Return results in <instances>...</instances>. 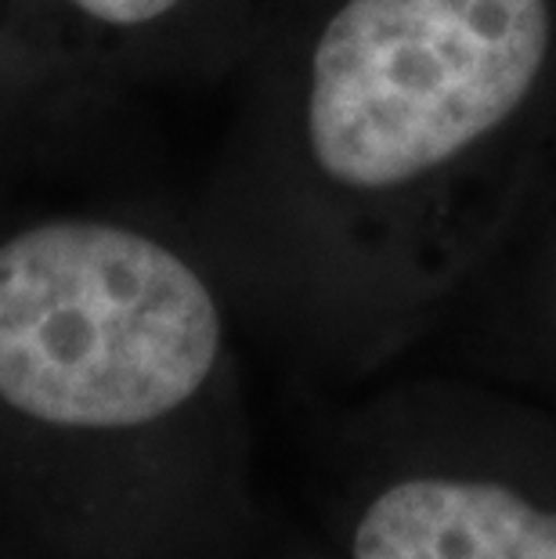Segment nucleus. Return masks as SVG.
Returning a JSON list of instances; mask_svg holds the SVG:
<instances>
[{"label":"nucleus","instance_id":"20e7f679","mask_svg":"<svg viewBox=\"0 0 556 559\" xmlns=\"http://www.w3.org/2000/svg\"><path fill=\"white\" fill-rule=\"evenodd\" d=\"M470 285H506L524 304L539 307L556 340V127L528 192L520 195L510 224Z\"/></svg>","mask_w":556,"mask_h":559},{"label":"nucleus","instance_id":"f257e3e1","mask_svg":"<svg viewBox=\"0 0 556 559\" xmlns=\"http://www.w3.org/2000/svg\"><path fill=\"white\" fill-rule=\"evenodd\" d=\"M556 127V0H322L279 112L282 235L376 343L470 285Z\"/></svg>","mask_w":556,"mask_h":559},{"label":"nucleus","instance_id":"39448f33","mask_svg":"<svg viewBox=\"0 0 556 559\" xmlns=\"http://www.w3.org/2000/svg\"><path fill=\"white\" fill-rule=\"evenodd\" d=\"M69 4L98 26L149 33L181 22L199 0H69Z\"/></svg>","mask_w":556,"mask_h":559},{"label":"nucleus","instance_id":"f03ea898","mask_svg":"<svg viewBox=\"0 0 556 559\" xmlns=\"http://www.w3.org/2000/svg\"><path fill=\"white\" fill-rule=\"evenodd\" d=\"M214 285L152 231L47 221L0 246V401L66 430H141L217 372Z\"/></svg>","mask_w":556,"mask_h":559},{"label":"nucleus","instance_id":"7ed1b4c3","mask_svg":"<svg viewBox=\"0 0 556 559\" xmlns=\"http://www.w3.org/2000/svg\"><path fill=\"white\" fill-rule=\"evenodd\" d=\"M351 559H556V506L484 469H405L365 502Z\"/></svg>","mask_w":556,"mask_h":559}]
</instances>
